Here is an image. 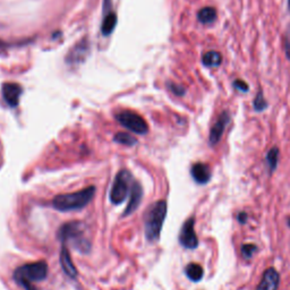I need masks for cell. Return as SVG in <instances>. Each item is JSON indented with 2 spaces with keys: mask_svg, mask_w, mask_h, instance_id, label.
<instances>
[{
  "mask_svg": "<svg viewBox=\"0 0 290 290\" xmlns=\"http://www.w3.org/2000/svg\"><path fill=\"white\" fill-rule=\"evenodd\" d=\"M58 237L63 244L71 242L75 247L87 250L90 248L87 242L83 237V229L80 222H69L60 228L58 231Z\"/></svg>",
  "mask_w": 290,
  "mask_h": 290,
  "instance_id": "cell-5",
  "label": "cell"
},
{
  "mask_svg": "<svg viewBox=\"0 0 290 290\" xmlns=\"http://www.w3.org/2000/svg\"><path fill=\"white\" fill-rule=\"evenodd\" d=\"M21 286L24 287L25 290H39L38 288H35L34 286H33L31 282H24V283H22Z\"/></svg>",
  "mask_w": 290,
  "mask_h": 290,
  "instance_id": "cell-26",
  "label": "cell"
},
{
  "mask_svg": "<svg viewBox=\"0 0 290 290\" xmlns=\"http://www.w3.org/2000/svg\"><path fill=\"white\" fill-rule=\"evenodd\" d=\"M247 219H248V216H247L246 212H239L238 215H237V220H238L239 224H242V225L246 224Z\"/></svg>",
  "mask_w": 290,
  "mask_h": 290,
  "instance_id": "cell-24",
  "label": "cell"
},
{
  "mask_svg": "<svg viewBox=\"0 0 290 290\" xmlns=\"http://www.w3.org/2000/svg\"><path fill=\"white\" fill-rule=\"evenodd\" d=\"M191 175L195 183L198 185H205L211 180V170L208 165L203 162H196L192 166Z\"/></svg>",
  "mask_w": 290,
  "mask_h": 290,
  "instance_id": "cell-11",
  "label": "cell"
},
{
  "mask_svg": "<svg viewBox=\"0 0 290 290\" xmlns=\"http://www.w3.org/2000/svg\"><path fill=\"white\" fill-rule=\"evenodd\" d=\"M60 264L67 276L70 277L71 279H75L77 277V271L70 260L68 249H67V247L64 244H63V247H61V252H60Z\"/></svg>",
  "mask_w": 290,
  "mask_h": 290,
  "instance_id": "cell-13",
  "label": "cell"
},
{
  "mask_svg": "<svg viewBox=\"0 0 290 290\" xmlns=\"http://www.w3.org/2000/svg\"><path fill=\"white\" fill-rule=\"evenodd\" d=\"M278 158H279V150L278 148H272L269 153L266 155V162L267 166H269V170H270V174H272L273 171L276 170L277 168V165H278Z\"/></svg>",
  "mask_w": 290,
  "mask_h": 290,
  "instance_id": "cell-18",
  "label": "cell"
},
{
  "mask_svg": "<svg viewBox=\"0 0 290 290\" xmlns=\"http://www.w3.org/2000/svg\"><path fill=\"white\" fill-rule=\"evenodd\" d=\"M230 121V115L227 111H224L219 117H218V120L215 121V124L212 126L210 131V136H209V143L211 147L219 143L222 135H224V132L226 130L227 125L229 124Z\"/></svg>",
  "mask_w": 290,
  "mask_h": 290,
  "instance_id": "cell-8",
  "label": "cell"
},
{
  "mask_svg": "<svg viewBox=\"0 0 290 290\" xmlns=\"http://www.w3.org/2000/svg\"><path fill=\"white\" fill-rule=\"evenodd\" d=\"M253 107L256 113H261V111H264L267 108V102L264 98V94L262 91H260L254 99Z\"/></svg>",
  "mask_w": 290,
  "mask_h": 290,
  "instance_id": "cell-19",
  "label": "cell"
},
{
  "mask_svg": "<svg viewBox=\"0 0 290 290\" xmlns=\"http://www.w3.org/2000/svg\"><path fill=\"white\" fill-rule=\"evenodd\" d=\"M167 216V202L158 201L145 213V236L150 242L158 241Z\"/></svg>",
  "mask_w": 290,
  "mask_h": 290,
  "instance_id": "cell-2",
  "label": "cell"
},
{
  "mask_svg": "<svg viewBox=\"0 0 290 290\" xmlns=\"http://www.w3.org/2000/svg\"><path fill=\"white\" fill-rule=\"evenodd\" d=\"M255 250H256V246L254 244H244V245H242V255H243L244 259L249 260L253 256Z\"/></svg>",
  "mask_w": 290,
  "mask_h": 290,
  "instance_id": "cell-21",
  "label": "cell"
},
{
  "mask_svg": "<svg viewBox=\"0 0 290 290\" xmlns=\"http://www.w3.org/2000/svg\"><path fill=\"white\" fill-rule=\"evenodd\" d=\"M94 194H96V187L94 186H90L75 193L61 194L53 198L52 206L56 210L61 212L81 210L91 202Z\"/></svg>",
  "mask_w": 290,
  "mask_h": 290,
  "instance_id": "cell-1",
  "label": "cell"
},
{
  "mask_svg": "<svg viewBox=\"0 0 290 290\" xmlns=\"http://www.w3.org/2000/svg\"><path fill=\"white\" fill-rule=\"evenodd\" d=\"M142 197H143V188L141 185H139V183L134 180L131 186V200L130 202H128L127 208L125 210V214H124L125 216L132 214L133 212L138 208V205L142 201Z\"/></svg>",
  "mask_w": 290,
  "mask_h": 290,
  "instance_id": "cell-12",
  "label": "cell"
},
{
  "mask_svg": "<svg viewBox=\"0 0 290 290\" xmlns=\"http://www.w3.org/2000/svg\"><path fill=\"white\" fill-rule=\"evenodd\" d=\"M185 273L189 280L193 282H198L203 279L204 270H203V267L197 263H189L186 266Z\"/></svg>",
  "mask_w": 290,
  "mask_h": 290,
  "instance_id": "cell-14",
  "label": "cell"
},
{
  "mask_svg": "<svg viewBox=\"0 0 290 290\" xmlns=\"http://www.w3.org/2000/svg\"><path fill=\"white\" fill-rule=\"evenodd\" d=\"M4 100L9 107H17L22 94V87L16 83H5L2 88Z\"/></svg>",
  "mask_w": 290,
  "mask_h": 290,
  "instance_id": "cell-10",
  "label": "cell"
},
{
  "mask_svg": "<svg viewBox=\"0 0 290 290\" xmlns=\"http://www.w3.org/2000/svg\"><path fill=\"white\" fill-rule=\"evenodd\" d=\"M202 61L206 67H218L222 63V56L220 52L211 50V51L204 53Z\"/></svg>",
  "mask_w": 290,
  "mask_h": 290,
  "instance_id": "cell-16",
  "label": "cell"
},
{
  "mask_svg": "<svg viewBox=\"0 0 290 290\" xmlns=\"http://www.w3.org/2000/svg\"><path fill=\"white\" fill-rule=\"evenodd\" d=\"M284 44H286V53L287 57L290 59V30L288 32V34L286 35V41H284Z\"/></svg>",
  "mask_w": 290,
  "mask_h": 290,
  "instance_id": "cell-25",
  "label": "cell"
},
{
  "mask_svg": "<svg viewBox=\"0 0 290 290\" xmlns=\"http://www.w3.org/2000/svg\"><path fill=\"white\" fill-rule=\"evenodd\" d=\"M116 119L120 125L135 134H147L149 127L143 117L131 110H122L116 115Z\"/></svg>",
  "mask_w": 290,
  "mask_h": 290,
  "instance_id": "cell-6",
  "label": "cell"
},
{
  "mask_svg": "<svg viewBox=\"0 0 290 290\" xmlns=\"http://www.w3.org/2000/svg\"><path fill=\"white\" fill-rule=\"evenodd\" d=\"M48 276V264L44 261L22 265L14 272V280L19 284L42 281Z\"/></svg>",
  "mask_w": 290,
  "mask_h": 290,
  "instance_id": "cell-3",
  "label": "cell"
},
{
  "mask_svg": "<svg viewBox=\"0 0 290 290\" xmlns=\"http://www.w3.org/2000/svg\"><path fill=\"white\" fill-rule=\"evenodd\" d=\"M287 222H288V226L290 227V218H288V220H287Z\"/></svg>",
  "mask_w": 290,
  "mask_h": 290,
  "instance_id": "cell-28",
  "label": "cell"
},
{
  "mask_svg": "<svg viewBox=\"0 0 290 290\" xmlns=\"http://www.w3.org/2000/svg\"><path fill=\"white\" fill-rule=\"evenodd\" d=\"M117 24V15L115 13H109L102 22V33L104 35H110L114 32Z\"/></svg>",
  "mask_w": 290,
  "mask_h": 290,
  "instance_id": "cell-17",
  "label": "cell"
},
{
  "mask_svg": "<svg viewBox=\"0 0 290 290\" xmlns=\"http://www.w3.org/2000/svg\"><path fill=\"white\" fill-rule=\"evenodd\" d=\"M171 92H174L176 96H184V93H185V90L179 85H176V84H170L169 85Z\"/></svg>",
  "mask_w": 290,
  "mask_h": 290,
  "instance_id": "cell-23",
  "label": "cell"
},
{
  "mask_svg": "<svg viewBox=\"0 0 290 290\" xmlns=\"http://www.w3.org/2000/svg\"><path fill=\"white\" fill-rule=\"evenodd\" d=\"M288 9H289V13H290V0H288Z\"/></svg>",
  "mask_w": 290,
  "mask_h": 290,
  "instance_id": "cell-27",
  "label": "cell"
},
{
  "mask_svg": "<svg viewBox=\"0 0 290 290\" xmlns=\"http://www.w3.org/2000/svg\"><path fill=\"white\" fill-rule=\"evenodd\" d=\"M133 177L128 170H121L117 174L115 182L113 184L110 191V201L114 204L118 205L126 200L128 192H130V186L133 184Z\"/></svg>",
  "mask_w": 290,
  "mask_h": 290,
  "instance_id": "cell-4",
  "label": "cell"
},
{
  "mask_svg": "<svg viewBox=\"0 0 290 290\" xmlns=\"http://www.w3.org/2000/svg\"><path fill=\"white\" fill-rule=\"evenodd\" d=\"M114 139H115V142L122 144V145H127V147H131V145H134L136 143V139L127 133L116 134Z\"/></svg>",
  "mask_w": 290,
  "mask_h": 290,
  "instance_id": "cell-20",
  "label": "cell"
},
{
  "mask_svg": "<svg viewBox=\"0 0 290 290\" xmlns=\"http://www.w3.org/2000/svg\"><path fill=\"white\" fill-rule=\"evenodd\" d=\"M233 86H235L237 90H239L241 92H248L249 90L247 83L242 80H236L235 82H233Z\"/></svg>",
  "mask_w": 290,
  "mask_h": 290,
  "instance_id": "cell-22",
  "label": "cell"
},
{
  "mask_svg": "<svg viewBox=\"0 0 290 290\" xmlns=\"http://www.w3.org/2000/svg\"><path fill=\"white\" fill-rule=\"evenodd\" d=\"M280 276L275 267H269L263 273L256 290H278Z\"/></svg>",
  "mask_w": 290,
  "mask_h": 290,
  "instance_id": "cell-9",
  "label": "cell"
},
{
  "mask_svg": "<svg viewBox=\"0 0 290 290\" xmlns=\"http://www.w3.org/2000/svg\"><path fill=\"white\" fill-rule=\"evenodd\" d=\"M197 19L202 24H211L216 20V10L213 7H203L197 13Z\"/></svg>",
  "mask_w": 290,
  "mask_h": 290,
  "instance_id": "cell-15",
  "label": "cell"
},
{
  "mask_svg": "<svg viewBox=\"0 0 290 290\" xmlns=\"http://www.w3.org/2000/svg\"><path fill=\"white\" fill-rule=\"evenodd\" d=\"M195 218L191 216L183 225L179 232V243L183 247L187 249H195L198 247V238L194 229Z\"/></svg>",
  "mask_w": 290,
  "mask_h": 290,
  "instance_id": "cell-7",
  "label": "cell"
}]
</instances>
